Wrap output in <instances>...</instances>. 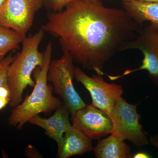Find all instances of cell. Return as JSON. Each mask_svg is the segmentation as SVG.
<instances>
[{"label": "cell", "instance_id": "8fae6325", "mask_svg": "<svg viewBox=\"0 0 158 158\" xmlns=\"http://www.w3.org/2000/svg\"><path fill=\"white\" fill-rule=\"evenodd\" d=\"M58 146L59 158L83 155L94 150L92 140L73 125L65 131L62 142Z\"/></svg>", "mask_w": 158, "mask_h": 158}, {"label": "cell", "instance_id": "ba28073f", "mask_svg": "<svg viewBox=\"0 0 158 158\" xmlns=\"http://www.w3.org/2000/svg\"><path fill=\"white\" fill-rule=\"evenodd\" d=\"M44 0H8L0 15V25L26 36Z\"/></svg>", "mask_w": 158, "mask_h": 158}, {"label": "cell", "instance_id": "d6986e66", "mask_svg": "<svg viewBox=\"0 0 158 158\" xmlns=\"http://www.w3.org/2000/svg\"><path fill=\"white\" fill-rule=\"evenodd\" d=\"M149 143H150L152 146L155 148L158 151V135H149Z\"/></svg>", "mask_w": 158, "mask_h": 158}, {"label": "cell", "instance_id": "52a82bcc", "mask_svg": "<svg viewBox=\"0 0 158 158\" xmlns=\"http://www.w3.org/2000/svg\"><path fill=\"white\" fill-rule=\"evenodd\" d=\"M74 76L89 91L91 105L110 115L116 102L123 94L121 85L105 81L101 75L89 76L78 66H74Z\"/></svg>", "mask_w": 158, "mask_h": 158}, {"label": "cell", "instance_id": "44dd1931", "mask_svg": "<svg viewBox=\"0 0 158 158\" xmlns=\"http://www.w3.org/2000/svg\"><path fill=\"white\" fill-rule=\"evenodd\" d=\"M10 98H2L0 97V111L6 106V105L9 104Z\"/></svg>", "mask_w": 158, "mask_h": 158}, {"label": "cell", "instance_id": "d4e9b609", "mask_svg": "<svg viewBox=\"0 0 158 158\" xmlns=\"http://www.w3.org/2000/svg\"><path fill=\"white\" fill-rule=\"evenodd\" d=\"M123 2H128V1H131V0H122Z\"/></svg>", "mask_w": 158, "mask_h": 158}, {"label": "cell", "instance_id": "7c38bea8", "mask_svg": "<svg viewBox=\"0 0 158 158\" xmlns=\"http://www.w3.org/2000/svg\"><path fill=\"white\" fill-rule=\"evenodd\" d=\"M123 9L137 23L148 21L158 25V2L131 0L123 2Z\"/></svg>", "mask_w": 158, "mask_h": 158}, {"label": "cell", "instance_id": "ac0fdd59", "mask_svg": "<svg viewBox=\"0 0 158 158\" xmlns=\"http://www.w3.org/2000/svg\"><path fill=\"white\" fill-rule=\"evenodd\" d=\"M0 97L10 98L11 92L9 87L0 86Z\"/></svg>", "mask_w": 158, "mask_h": 158}, {"label": "cell", "instance_id": "603a6c76", "mask_svg": "<svg viewBox=\"0 0 158 158\" xmlns=\"http://www.w3.org/2000/svg\"><path fill=\"white\" fill-rule=\"evenodd\" d=\"M137 1L146 2H158V0H137Z\"/></svg>", "mask_w": 158, "mask_h": 158}, {"label": "cell", "instance_id": "e0dca14e", "mask_svg": "<svg viewBox=\"0 0 158 158\" xmlns=\"http://www.w3.org/2000/svg\"><path fill=\"white\" fill-rule=\"evenodd\" d=\"M25 154L29 158H41V155L32 145H28L25 150Z\"/></svg>", "mask_w": 158, "mask_h": 158}, {"label": "cell", "instance_id": "3957f363", "mask_svg": "<svg viewBox=\"0 0 158 158\" xmlns=\"http://www.w3.org/2000/svg\"><path fill=\"white\" fill-rule=\"evenodd\" d=\"M41 28L37 33L25 37L22 48L9 66L8 70V86L11 92L9 105L14 108L23 101V93L28 86L34 88L35 81L31 76L35 68L41 66L44 61V53L38 50L44 36Z\"/></svg>", "mask_w": 158, "mask_h": 158}, {"label": "cell", "instance_id": "ffe728a7", "mask_svg": "<svg viewBox=\"0 0 158 158\" xmlns=\"http://www.w3.org/2000/svg\"><path fill=\"white\" fill-rule=\"evenodd\" d=\"M151 157L148 153L143 152H137L132 156L133 158H149Z\"/></svg>", "mask_w": 158, "mask_h": 158}, {"label": "cell", "instance_id": "5b68a950", "mask_svg": "<svg viewBox=\"0 0 158 158\" xmlns=\"http://www.w3.org/2000/svg\"><path fill=\"white\" fill-rule=\"evenodd\" d=\"M133 49L139 50L144 56L141 66L125 71L121 75L108 76L109 78L114 81L138 71L146 70L151 81L158 86V25L150 23L149 25L141 27L137 37L122 45L119 51Z\"/></svg>", "mask_w": 158, "mask_h": 158}, {"label": "cell", "instance_id": "cb8c5ba5", "mask_svg": "<svg viewBox=\"0 0 158 158\" xmlns=\"http://www.w3.org/2000/svg\"><path fill=\"white\" fill-rule=\"evenodd\" d=\"M88 1H90V2H98L99 0H88Z\"/></svg>", "mask_w": 158, "mask_h": 158}, {"label": "cell", "instance_id": "2e32d148", "mask_svg": "<svg viewBox=\"0 0 158 158\" xmlns=\"http://www.w3.org/2000/svg\"><path fill=\"white\" fill-rule=\"evenodd\" d=\"M74 0H44V6L49 11H61L65 6Z\"/></svg>", "mask_w": 158, "mask_h": 158}, {"label": "cell", "instance_id": "6da1fadb", "mask_svg": "<svg viewBox=\"0 0 158 158\" xmlns=\"http://www.w3.org/2000/svg\"><path fill=\"white\" fill-rule=\"evenodd\" d=\"M47 18L41 28L59 39L63 52L101 75L105 63L142 27L124 10L105 7L99 1L74 0L62 11H48Z\"/></svg>", "mask_w": 158, "mask_h": 158}, {"label": "cell", "instance_id": "9a60e30c", "mask_svg": "<svg viewBox=\"0 0 158 158\" xmlns=\"http://www.w3.org/2000/svg\"><path fill=\"white\" fill-rule=\"evenodd\" d=\"M15 56L10 54L0 62V86L9 87L8 82V70L10 64Z\"/></svg>", "mask_w": 158, "mask_h": 158}, {"label": "cell", "instance_id": "4fadbf2b", "mask_svg": "<svg viewBox=\"0 0 158 158\" xmlns=\"http://www.w3.org/2000/svg\"><path fill=\"white\" fill-rule=\"evenodd\" d=\"M93 151L96 158H131L133 156L129 145L111 134L107 138L100 139Z\"/></svg>", "mask_w": 158, "mask_h": 158}, {"label": "cell", "instance_id": "7a4b0ae2", "mask_svg": "<svg viewBox=\"0 0 158 158\" xmlns=\"http://www.w3.org/2000/svg\"><path fill=\"white\" fill-rule=\"evenodd\" d=\"M52 45L50 42L44 52L43 64L37 66L33 71L35 84L33 91L11 110L8 119L9 125L21 129L32 117L41 113H51L63 103L53 95L52 85L48 84V71L52 60Z\"/></svg>", "mask_w": 158, "mask_h": 158}, {"label": "cell", "instance_id": "7402d4cb", "mask_svg": "<svg viewBox=\"0 0 158 158\" xmlns=\"http://www.w3.org/2000/svg\"><path fill=\"white\" fill-rule=\"evenodd\" d=\"M8 0H0V15L2 12Z\"/></svg>", "mask_w": 158, "mask_h": 158}, {"label": "cell", "instance_id": "9c48e42d", "mask_svg": "<svg viewBox=\"0 0 158 158\" xmlns=\"http://www.w3.org/2000/svg\"><path fill=\"white\" fill-rule=\"evenodd\" d=\"M73 126L91 140L111 134L113 123L110 115L91 104H86L71 114Z\"/></svg>", "mask_w": 158, "mask_h": 158}, {"label": "cell", "instance_id": "5bb4252c", "mask_svg": "<svg viewBox=\"0 0 158 158\" xmlns=\"http://www.w3.org/2000/svg\"><path fill=\"white\" fill-rule=\"evenodd\" d=\"M26 36L0 25V62L10 51L19 48Z\"/></svg>", "mask_w": 158, "mask_h": 158}, {"label": "cell", "instance_id": "8992f818", "mask_svg": "<svg viewBox=\"0 0 158 158\" xmlns=\"http://www.w3.org/2000/svg\"><path fill=\"white\" fill-rule=\"evenodd\" d=\"M110 116L113 123L111 135L123 141H131L136 147L148 144L149 140L139 123L140 115L137 112V105L129 103L121 97L116 102Z\"/></svg>", "mask_w": 158, "mask_h": 158}, {"label": "cell", "instance_id": "277c9868", "mask_svg": "<svg viewBox=\"0 0 158 158\" xmlns=\"http://www.w3.org/2000/svg\"><path fill=\"white\" fill-rule=\"evenodd\" d=\"M73 62L70 54L63 52L60 59L51 60L47 74L53 92L62 99L71 115L86 104L74 86Z\"/></svg>", "mask_w": 158, "mask_h": 158}, {"label": "cell", "instance_id": "30bf717a", "mask_svg": "<svg viewBox=\"0 0 158 158\" xmlns=\"http://www.w3.org/2000/svg\"><path fill=\"white\" fill-rule=\"evenodd\" d=\"M69 114L68 108L63 103L48 118L37 115L31 118L28 122L43 129L46 135L56 141L58 146L62 142L65 131L72 125L69 121Z\"/></svg>", "mask_w": 158, "mask_h": 158}]
</instances>
